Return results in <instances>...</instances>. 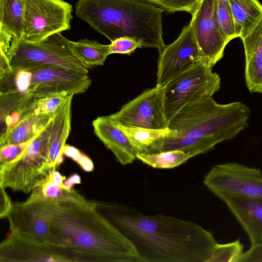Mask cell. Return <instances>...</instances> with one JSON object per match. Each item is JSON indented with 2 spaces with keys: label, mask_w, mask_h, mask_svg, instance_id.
<instances>
[{
  "label": "cell",
  "mask_w": 262,
  "mask_h": 262,
  "mask_svg": "<svg viewBox=\"0 0 262 262\" xmlns=\"http://www.w3.org/2000/svg\"><path fill=\"white\" fill-rule=\"evenodd\" d=\"M201 61L204 62L190 21L183 27L178 38L171 44L165 46L159 54L156 84L165 85Z\"/></svg>",
  "instance_id": "cell-13"
},
{
  "label": "cell",
  "mask_w": 262,
  "mask_h": 262,
  "mask_svg": "<svg viewBox=\"0 0 262 262\" xmlns=\"http://www.w3.org/2000/svg\"><path fill=\"white\" fill-rule=\"evenodd\" d=\"M91 83L88 74L58 65L18 70L0 68L1 119L36 99L63 92L83 93Z\"/></svg>",
  "instance_id": "cell-5"
},
{
  "label": "cell",
  "mask_w": 262,
  "mask_h": 262,
  "mask_svg": "<svg viewBox=\"0 0 262 262\" xmlns=\"http://www.w3.org/2000/svg\"><path fill=\"white\" fill-rule=\"evenodd\" d=\"M48 176L54 183L59 186H63V183L66 179V177L62 176L56 170V168L51 169L48 174Z\"/></svg>",
  "instance_id": "cell-38"
},
{
  "label": "cell",
  "mask_w": 262,
  "mask_h": 262,
  "mask_svg": "<svg viewBox=\"0 0 262 262\" xmlns=\"http://www.w3.org/2000/svg\"><path fill=\"white\" fill-rule=\"evenodd\" d=\"M53 114H32L24 117L9 131L1 134V147L32 140L44 128Z\"/></svg>",
  "instance_id": "cell-21"
},
{
  "label": "cell",
  "mask_w": 262,
  "mask_h": 262,
  "mask_svg": "<svg viewBox=\"0 0 262 262\" xmlns=\"http://www.w3.org/2000/svg\"><path fill=\"white\" fill-rule=\"evenodd\" d=\"M262 261V244L251 246L242 254L237 262Z\"/></svg>",
  "instance_id": "cell-33"
},
{
  "label": "cell",
  "mask_w": 262,
  "mask_h": 262,
  "mask_svg": "<svg viewBox=\"0 0 262 262\" xmlns=\"http://www.w3.org/2000/svg\"><path fill=\"white\" fill-rule=\"evenodd\" d=\"M163 10L144 0H78L76 17L111 42L132 38L142 48H155L160 54L163 38Z\"/></svg>",
  "instance_id": "cell-4"
},
{
  "label": "cell",
  "mask_w": 262,
  "mask_h": 262,
  "mask_svg": "<svg viewBox=\"0 0 262 262\" xmlns=\"http://www.w3.org/2000/svg\"><path fill=\"white\" fill-rule=\"evenodd\" d=\"M221 78L212 67L201 61L165 85L164 109L168 121L185 104L212 97L220 89Z\"/></svg>",
  "instance_id": "cell-8"
},
{
  "label": "cell",
  "mask_w": 262,
  "mask_h": 262,
  "mask_svg": "<svg viewBox=\"0 0 262 262\" xmlns=\"http://www.w3.org/2000/svg\"><path fill=\"white\" fill-rule=\"evenodd\" d=\"M83 262L78 253L66 248L23 238L10 233L0 244V262Z\"/></svg>",
  "instance_id": "cell-14"
},
{
  "label": "cell",
  "mask_w": 262,
  "mask_h": 262,
  "mask_svg": "<svg viewBox=\"0 0 262 262\" xmlns=\"http://www.w3.org/2000/svg\"><path fill=\"white\" fill-rule=\"evenodd\" d=\"M244 245L239 239L214 246L208 262H237L243 253Z\"/></svg>",
  "instance_id": "cell-29"
},
{
  "label": "cell",
  "mask_w": 262,
  "mask_h": 262,
  "mask_svg": "<svg viewBox=\"0 0 262 262\" xmlns=\"http://www.w3.org/2000/svg\"><path fill=\"white\" fill-rule=\"evenodd\" d=\"M214 17L219 30L229 42L236 38L233 18L228 0H215Z\"/></svg>",
  "instance_id": "cell-28"
},
{
  "label": "cell",
  "mask_w": 262,
  "mask_h": 262,
  "mask_svg": "<svg viewBox=\"0 0 262 262\" xmlns=\"http://www.w3.org/2000/svg\"><path fill=\"white\" fill-rule=\"evenodd\" d=\"M73 7L63 0H27L22 39L37 42L71 29Z\"/></svg>",
  "instance_id": "cell-10"
},
{
  "label": "cell",
  "mask_w": 262,
  "mask_h": 262,
  "mask_svg": "<svg viewBox=\"0 0 262 262\" xmlns=\"http://www.w3.org/2000/svg\"><path fill=\"white\" fill-rule=\"evenodd\" d=\"M69 41L61 32L37 42L12 39L6 49L1 50L0 68L18 70L54 64L88 74L89 69L72 53Z\"/></svg>",
  "instance_id": "cell-6"
},
{
  "label": "cell",
  "mask_w": 262,
  "mask_h": 262,
  "mask_svg": "<svg viewBox=\"0 0 262 262\" xmlns=\"http://www.w3.org/2000/svg\"><path fill=\"white\" fill-rule=\"evenodd\" d=\"M0 218L6 219L13 202L6 191V188L0 186Z\"/></svg>",
  "instance_id": "cell-34"
},
{
  "label": "cell",
  "mask_w": 262,
  "mask_h": 262,
  "mask_svg": "<svg viewBox=\"0 0 262 262\" xmlns=\"http://www.w3.org/2000/svg\"><path fill=\"white\" fill-rule=\"evenodd\" d=\"M241 39L245 51L246 86L250 93H262V18Z\"/></svg>",
  "instance_id": "cell-18"
},
{
  "label": "cell",
  "mask_w": 262,
  "mask_h": 262,
  "mask_svg": "<svg viewBox=\"0 0 262 262\" xmlns=\"http://www.w3.org/2000/svg\"><path fill=\"white\" fill-rule=\"evenodd\" d=\"M236 37L242 38L262 18V4L258 0H228Z\"/></svg>",
  "instance_id": "cell-22"
},
{
  "label": "cell",
  "mask_w": 262,
  "mask_h": 262,
  "mask_svg": "<svg viewBox=\"0 0 262 262\" xmlns=\"http://www.w3.org/2000/svg\"><path fill=\"white\" fill-rule=\"evenodd\" d=\"M70 96L68 93L63 92L36 99L20 110L7 116L19 122L24 117L32 114H53Z\"/></svg>",
  "instance_id": "cell-26"
},
{
  "label": "cell",
  "mask_w": 262,
  "mask_h": 262,
  "mask_svg": "<svg viewBox=\"0 0 262 262\" xmlns=\"http://www.w3.org/2000/svg\"><path fill=\"white\" fill-rule=\"evenodd\" d=\"M97 210L133 244L140 262H208L217 242L188 220L147 215L118 203L93 201Z\"/></svg>",
  "instance_id": "cell-1"
},
{
  "label": "cell",
  "mask_w": 262,
  "mask_h": 262,
  "mask_svg": "<svg viewBox=\"0 0 262 262\" xmlns=\"http://www.w3.org/2000/svg\"><path fill=\"white\" fill-rule=\"evenodd\" d=\"M27 0H0L1 50H5L12 39L23 36Z\"/></svg>",
  "instance_id": "cell-20"
},
{
  "label": "cell",
  "mask_w": 262,
  "mask_h": 262,
  "mask_svg": "<svg viewBox=\"0 0 262 262\" xmlns=\"http://www.w3.org/2000/svg\"><path fill=\"white\" fill-rule=\"evenodd\" d=\"M51 232L54 246L79 253L86 262H140L133 244L93 201L57 202Z\"/></svg>",
  "instance_id": "cell-2"
},
{
  "label": "cell",
  "mask_w": 262,
  "mask_h": 262,
  "mask_svg": "<svg viewBox=\"0 0 262 262\" xmlns=\"http://www.w3.org/2000/svg\"><path fill=\"white\" fill-rule=\"evenodd\" d=\"M92 125L95 134L120 164L125 165L135 160L137 150L125 133L108 116L97 117Z\"/></svg>",
  "instance_id": "cell-17"
},
{
  "label": "cell",
  "mask_w": 262,
  "mask_h": 262,
  "mask_svg": "<svg viewBox=\"0 0 262 262\" xmlns=\"http://www.w3.org/2000/svg\"><path fill=\"white\" fill-rule=\"evenodd\" d=\"M63 155L72 159L75 162L78 160L81 152L74 146L65 145L62 150Z\"/></svg>",
  "instance_id": "cell-36"
},
{
  "label": "cell",
  "mask_w": 262,
  "mask_h": 262,
  "mask_svg": "<svg viewBox=\"0 0 262 262\" xmlns=\"http://www.w3.org/2000/svg\"><path fill=\"white\" fill-rule=\"evenodd\" d=\"M30 196L54 202L85 201L86 199L74 189H68L53 182L48 174L31 192Z\"/></svg>",
  "instance_id": "cell-25"
},
{
  "label": "cell",
  "mask_w": 262,
  "mask_h": 262,
  "mask_svg": "<svg viewBox=\"0 0 262 262\" xmlns=\"http://www.w3.org/2000/svg\"><path fill=\"white\" fill-rule=\"evenodd\" d=\"M250 114L241 101L221 104L205 97L188 102L168 121L172 133L165 138L162 151L181 150L192 157L206 153L247 128Z\"/></svg>",
  "instance_id": "cell-3"
},
{
  "label": "cell",
  "mask_w": 262,
  "mask_h": 262,
  "mask_svg": "<svg viewBox=\"0 0 262 262\" xmlns=\"http://www.w3.org/2000/svg\"><path fill=\"white\" fill-rule=\"evenodd\" d=\"M204 184L215 195L227 194L262 199V171L236 163L213 166L204 178Z\"/></svg>",
  "instance_id": "cell-11"
},
{
  "label": "cell",
  "mask_w": 262,
  "mask_h": 262,
  "mask_svg": "<svg viewBox=\"0 0 262 262\" xmlns=\"http://www.w3.org/2000/svg\"><path fill=\"white\" fill-rule=\"evenodd\" d=\"M81 183V178L79 174L77 173L73 174L68 179H66L63 183V186L68 189L73 188V187L75 184Z\"/></svg>",
  "instance_id": "cell-37"
},
{
  "label": "cell",
  "mask_w": 262,
  "mask_h": 262,
  "mask_svg": "<svg viewBox=\"0 0 262 262\" xmlns=\"http://www.w3.org/2000/svg\"><path fill=\"white\" fill-rule=\"evenodd\" d=\"M31 141L32 140L26 143L8 144L1 146L0 165L11 162L18 157L24 151Z\"/></svg>",
  "instance_id": "cell-32"
},
{
  "label": "cell",
  "mask_w": 262,
  "mask_h": 262,
  "mask_svg": "<svg viewBox=\"0 0 262 262\" xmlns=\"http://www.w3.org/2000/svg\"><path fill=\"white\" fill-rule=\"evenodd\" d=\"M69 45L72 53L88 69L103 65L110 55L109 45H103L95 40H70Z\"/></svg>",
  "instance_id": "cell-24"
},
{
  "label": "cell",
  "mask_w": 262,
  "mask_h": 262,
  "mask_svg": "<svg viewBox=\"0 0 262 262\" xmlns=\"http://www.w3.org/2000/svg\"><path fill=\"white\" fill-rule=\"evenodd\" d=\"M138 48H142L140 43L132 38L127 37L117 38L109 45L110 54L117 53L130 55Z\"/></svg>",
  "instance_id": "cell-31"
},
{
  "label": "cell",
  "mask_w": 262,
  "mask_h": 262,
  "mask_svg": "<svg viewBox=\"0 0 262 262\" xmlns=\"http://www.w3.org/2000/svg\"><path fill=\"white\" fill-rule=\"evenodd\" d=\"M57 203L31 196L13 203L6 217L11 234L54 246L51 224Z\"/></svg>",
  "instance_id": "cell-9"
},
{
  "label": "cell",
  "mask_w": 262,
  "mask_h": 262,
  "mask_svg": "<svg viewBox=\"0 0 262 262\" xmlns=\"http://www.w3.org/2000/svg\"><path fill=\"white\" fill-rule=\"evenodd\" d=\"M73 97V95L70 96L52 117L48 160L51 169L56 168L63 160L62 150L71 128V106Z\"/></svg>",
  "instance_id": "cell-19"
},
{
  "label": "cell",
  "mask_w": 262,
  "mask_h": 262,
  "mask_svg": "<svg viewBox=\"0 0 262 262\" xmlns=\"http://www.w3.org/2000/svg\"><path fill=\"white\" fill-rule=\"evenodd\" d=\"M215 0H201L191 14L192 30L203 61L212 67L224 56L228 44L214 17Z\"/></svg>",
  "instance_id": "cell-15"
},
{
  "label": "cell",
  "mask_w": 262,
  "mask_h": 262,
  "mask_svg": "<svg viewBox=\"0 0 262 262\" xmlns=\"http://www.w3.org/2000/svg\"><path fill=\"white\" fill-rule=\"evenodd\" d=\"M216 196L227 205L239 223L251 246L262 244V199L227 194Z\"/></svg>",
  "instance_id": "cell-16"
},
{
  "label": "cell",
  "mask_w": 262,
  "mask_h": 262,
  "mask_svg": "<svg viewBox=\"0 0 262 262\" xmlns=\"http://www.w3.org/2000/svg\"><path fill=\"white\" fill-rule=\"evenodd\" d=\"M168 13L185 11L191 14L201 0H144Z\"/></svg>",
  "instance_id": "cell-30"
},
{
  "label": "cell",
  "mask_w": 262,
  "mask_h": 262,
  "mask_svg": "<svg viewBox=\"0 0 262 262\" xmlns=\"http://www.w3.org/2000/svg\"><path fill=\"white\" fill-rule=\"evenodd\" d=\"M165 85L156 84L124 104L109 117L117 124L127 127L163 129L168 123L164 109Z\"/></svg>",
  "instance_id": "cell-12"
},
{
  "label": "cell",
  "mask_w": 262,
  "mask_h": 262,
  "mask_svg": "<svg viewBox=\"0 0 262 262\" xmlns=\"http://www.w3.org/2000/svg\"><path fill=\"white\" fill-rule=\"evenodd\" d=\"M192 158L181 150H170L155 153L137 152V159L155 168L170 169L177 167Z\"/></svg>",
  "instance_id": "cell-27"
},
{
  "label": "cell",
  "mask_w": 262,
  "mask_h": 262,
  "mask_svg": "<svg viewBox=\"0 0 262 262\" xmlns=\"http://www.w3.org/2000/svg\"><path fill=\"white\" fill-rule=\"evenodd\" d=\"M52 118L15 160L0 165V186L29 193L47 177Z\"/></svg>",
  "instance_id": "cell-7"
},
{
  "label": "cell",
  "mask_w": 262,
  "mask_h": 262,
  "mask_svg": "<svg viewBox=\"0 0 262 262\" xmlns=\"http://www.w3.org/2000/svg\"><path fill=\"white\" fill-rule=\"evenodd\" d=\"M117 125L127 135L137 152L162 151L165 138L172 133L168 127L163 129H149Z\"/></svg>",
  "instance_id": "cell-23"
},
{
  "label": "cell",
  "mask_w": 262,
  "mask_h": 262,
  "mask_svg": "<svg viewBox=\"0 0 262 262\" xmlns=\"http://www.w3.org/2000/svg\"><path fill=\"white\" fill-rule=\"evenodd\" d=\"M76 162L87 172L92 171L94 169V164L92 160L82 152Z\"/></svg>",
  "instance_id": "cell-35"
}]
</instances>
